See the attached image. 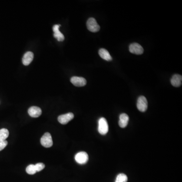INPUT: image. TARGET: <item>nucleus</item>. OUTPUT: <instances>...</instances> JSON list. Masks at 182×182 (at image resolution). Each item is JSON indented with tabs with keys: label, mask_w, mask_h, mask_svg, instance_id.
<instances>
[{
	"label": "nucleus",
	"mask_w": 182,
	"mask_h": 182,
	"mask_svg": "<svg viewBox=\"0 0 182 182\" xmlns=\"http://www.w3.org/2000/svg\"><path fill=\"white\" fill-rule=\"evenodd\" d=\"M137 108L141 112H145L147 109L148 102L146 97L141 96L138 98L137 101Z\"/></svg>",
	"instance_id": "obj_5"
},
{
	"label": "nucleus",
	"mask_w": 182,
	"mask_h": 182,
	"mask_svg": "<svg viewBox=\"0 0 182 182\" xmlns=\"http://www.w3.org/2000/svg\"><path fill=\"white\" fill-rule=\"evenodd\" d=\"M8 144V142L5 140L4 141L0 142V151L4 149Z\"/></svg>",
	"instance_id": "obj_19"
},
{
	"label": "nucleus",
	"mask_w": 182,
	"mask_h": 182,
	"mask_svg": "<svg viewBox=\"0 0 182 182\" xmlns=\"http://www.w3.org/2000/svg\"><path fill=\"white\" fill-rule=\"evenodd\" d=\"M74 118V114L71 112L61 115L58 118V120L60 123L66 124L72 120Z\"/></svg>",
	"instance_id": "obj_8"
},
{
	"label": "nucleus",
	"mask_w": 182,
	"mask_h": 182,
	"mask_svg": "<svg viewBox=\"0 0 182 182\" xmlns=\"http://www.w3.org/2000/svg\"><path fill=\"white\" fill-rule=\"evenodd\" d=\"M87 26L89 30L93 32H98L100 30V26L94 18H90L88 19L87 21Z\"/></svg>",
	"instance_id": "obj_3"
},
{
	"label": "nucleus",
	"mask_w": 182,
	"mask_h": 182,
	"mask_svg": "<svg viewBox=\"0 0 182 182\" xmlns=\"http://www.w3.org/2000/svg\"><path fill=\"white\" fill-rule=\"evenodd\" d=\"M35 165L37 172L42 171L45 167V165L43 163H36V165Z\"/></svg>",
	"instance_id": "obj_18"
},
{
	"label": "nucleus",
	"mask_w": 182,
	"mask_h": 182,
	"mask_svg": "<svg viewBox=\"0 0 182 182\" xmlns=\"http://www.w3.org/2000/svg\"><path fill=\"white\" fill-rule=\"evenodd\" d=\"M26 172L29 175H34L36 173V170L35 165H30L26 168Z\"/></svg>",
	"instance_id": "obj_16"
},
{
	"label": "nucleus",
	"mask_w": 182,
	"mask_h": 182,
	"mask_svg": "<svg viewBox=\"0 0 182 182\" xmlns=\"http://www.w3.org/2000/svg\"><path fill=\"white\" fill-rule=\"evenodd\" d=\"M74 158L77 163L80 165H85L88 161V154L85 152H80L75 155Z\"/></svg>",
	"instance_id": "obj_4"
},
{
	"label": "nucleus",
	"mask_w": 182,
	"mask_h": 182,
	"mask_svg": "<svg viewBox=\"0 0 182 182\" xmlns=\"http://www.w3.org/2000/svg\"><path fill=\"white\" fill-rule=\"evenodd\" d=\"M99 133L102 135L106 134L108 131V124L107 120L104 117H101L98 121Z\"/></svg>",
	"instance_id": "obj_1"
},
{
	"label": "nucleus",
	"mask_w": 182,
	"mask_h": 182,
	"mask_svg": "<svg viewBox=\"0 0 182 182\" xmlns=\"http://www.w3.org/2000/svg\"><path fill=\"white\" fill-rule=\"evenodd\" d=\"M116 182H119V181H116Z\"/></svg>",
	"instance_id": "obj_20"
},
{
	"label": "nucleus",
	"mask_w": 182,
	"mask_h": 182,
	"mask_svg": "<svg viewBox=\"0 0 182 182\" xmlns=\"http://www.w3.org/2000/svg\"><path fill=\"white\" fill-rule=\"evenodd\" d=\"M9 132L7 129H2L0 130V142L4 141L9 136Z\"/></svg>",
	"instance_id": "obj_15"
},
{
	"label": "nucleus",
	"mask_w": 182,
	"mask_h": 182,
	"mask_svg": "<svg viewBox=\"0 0 182 182\" xmlns=\"http://www.w3.org/2000/svg\"><path fill=\"white\" fill-rule=\"evenodd\" d=\"M60 25H54L53 27V30L54 32V36L56 39L59 42H62L64 40V36L59 30Z\"/></svg>",
	"instance_id": "obj_9"
},
{
	"label": "nucleus",
	"mask_w": 182,
	"mask_h": 182,
	"mask_svg": "<svg viewBox=\"0 0 182 182\" xmlns=\"http://www.w3.org/2000/svg\"><path fill=\"white\" fill-rule=\"evenodd\" d=\"M70 82L76 87H83L87 84L85 78L82 77H73L71 78Z\"/></svg>",
	"instance_id": "obj_7"
},
{
	"label": "nucleus",
	"mask_w": 182,
	"mask_h": 182,
	"mask_svg": "<svg viewBox=\"0 0 182 182\" xmlns=\"http://www.w3.org/2000/svg\"><path fill=\"white\" fill-rule=\"evenodd\" d=\"M129 50L131 53L135 54L136 55H141L144 52L143 47L140 44L136 43L131 44L130 45Z\"/></svg>",
	"instance_id": "obj_6"
},
{
	"label": "nucleus",
	"mask_w": 182,
	"mask_h": 182,
	"mask_svg": "<svg viewBox=\"0 0 182 182\" xmlns=\"http://www.w3.org/2000/svg\"><path fill=\"white\" fill-rule=\"evenodd\" d=\"M40 143L45 148H50L53 145L52 136L49 133H46L40 139Z\"/></svg>",
	"instance_id": "obj_2"
},
{
	"label": "nucleus",
	"mask_w": 182,
	"mask_h": 182,
	"mask_svg": "<svg viewBox=\"0 0 182 182\" xmlns=\"http://www.w3.org/2000/svg\"><path fill=\"white\" fill-rule=\"evenodd\" d=\"M182 77L179 74H175L171 80V84L175 87H179L182 85Z\"/></svg>",
	"instance_id": "obj_13"
},
{
	"label": "nucleus",
	"mask_w": 182,
	"mask_h": 182,
	"mask_svg": "<svg viewBox=\"0 0 182 182\" xmlns=\"http://www.w3.org/2000/svg\"><path fill=\"white\" fill-rule=\"evenodd\" d=\"M99 54L101 58L104 60L106 61H111L112 60V57L108 51L105 49H100L99 51Z\"/></svg>",
	"instance_id": "obj_14"
},
{
	"label": "nucleus",
	"mask_w": 182,
	"mask_h": 182,
	"mask_svg": "<svg viewBox=\"0 0 182 182\" xmlns=\"http://www.w3.org/2000/svg\"><path fill=\"white\" fill-rule=\"evenodd\" d=\"M127 175L124 173H119V175H117L116 180V181H119L120 182H127Z\"/></svg>",
	"instance_id": "obj_17"
},
{
	"label": "nucleus",
	"mask_w": 182,
	"mask_h": 182,
	"mask_svg": "<svg viewBox=\"0 0 182 182\" xmlns=\"http://www.w3.org/2000/svg\"><path fill=\"white\" fill-rule=\"evenodd\" d=\"M42 110L39 107L32 106L28 110V113L32 117H38L42 114Z\"/></svg>",
	"instance_id": "obj_10"
},
{
	"label": "nucleus",
	"mask_w": 182,
	"mask_h": 182,
	"mask_svg": "<svg viewBox=\"0 0 182 182\" xmlns=\"http://www.w3.org/2000/svg\"><path fill=\"white\" fill-rule=\"evenodd\" d=\"M129 117L126 113H122L119 116V126L121 128H124L127 126L129 122Z\"/></svg>",
	"instance_id": "obj_11"
},
{
	"label": "nucleus",
	"mask_w": 182,
	"mask_h": 182,
	"mask_svg": "<svg viewBox=\"0 0 182 182\" xmlns=\"http://www.w3.org/2000/svg\"><path fill=\"white\" fill-rule=\"evenodd\" d=\"M33 59V53L32 52H26L22 58V63L25 66H28L32 62Z\"/></svg>",
	"instance_id": "obj_12"
}]
</instances>
